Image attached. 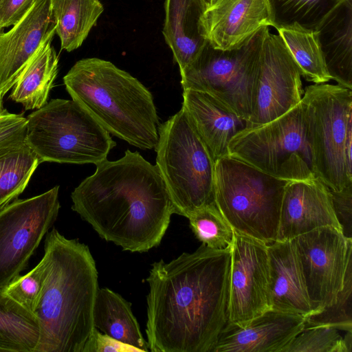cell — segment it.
Here are the masks:
<instances>
[{
	"label": "cell",
	"instance_id": "7a4b0ae2",
	"mask_svg": "<svg viewBox=\"0 0 352 352\" xmlns=\"http://www.w3.org/2000/svg\"><path fill=\"white\" fill-rule=\"evenodd\" d=\"M96 166L72 192V209L124 250L145 252L159 245L175 211L157 166L126 150L122 158Z\"/></svg>",
	"mask_w": 352,
	"mask_h": 352
},
{
	"label": "cell",
	"instance_id": "3957f363",
	"mask_svg": "<svg viewBox=\"0 0 352 352\" xmlns=\"http://www.w3.org/2000/svg\"><path fill=\"white\" fill-rule=\"evenodd\" d=\"M44 251L45 280L33 311L40 328L36 352H87L99 288L96 262L87 245L55 228Z\"/></svg>",
	"mask_w": 352,
	"mask_h": 352
},
{
	"label": "cell",
	"instance_id": "4dcf8cb0",
	"mask_svg": "<svg viewBox=\"0 0 352 352\" xmlns=\"http://www.w3.org/2000/svg\"><path fill=\"white\" fill-rule=\"evenodd\" d=\"M346 332L342 337L330 327L304 328L282 352H351L352 331Z\"/></svg>",
	"mask_w": 352,
	"mask_h": 352
},
{
	"label": "cell",
	"instance_id": "4316f807",
	"mask_svg": "<svg viewBox=\"0 0 352 352\" xmlns=\"http://www.w3.org/2000/svg\"><path fill=\"white\" fill-rule=\"evenodd\" d=\"M39 337L34 314L0 291V351L36 352Z\"/></svg>",
	"mask_w": 352,
	"mask_h": 352
},
{
	"label": "cell",
	"instance_id": "52a82bcc",
	"mask_svg": "<svg viewBox=\"0 0 352 352\" xmlns=\"http://www.w3.org/2000/svg\"><path fill=\"white\" fill-rule=\"evenodd\" d=\"M155 150V165L175 214L188 218L196 210L215 203V161L182 108L160 124Z\"/></svg>",
	"mask_w": 352,
	"mask_h": 352
},
{
	"label": "cell",
	"instance_id": "1f68e13d",
	"mask_svg": "<svg viewBox=\"0 0 352 352\" xmlns=\"http://www.w3.org/2000/svg\"><path fill=\"white\" fill-rule=\"evenodd\" d=\"M352 258L349 260L344 279L342 289L335 302L321 311L305 318L304 328L330 327L338 330L352 331Z\"/></svg>",
	"mask_w": 352,
	"mask_h": 352
},
{
	"label": "cell",
	"instance_id": "5b68a950",
	"mask_svg": "<svg viewBox=\"0 0 352 352\" xmlns=\"http://www.w3.org/2000/svg\"><path fill=\"white\" fill-rule=\"evenodd\" d=\"M288 182L226 156L215 161L214 202L234 232L269 245L277 239Z\"/></svg>",
	"mask_w": 352,
	"mask_h": 352
},
{
	"label": "cell",
	"instance_id": "44dd1931",
	"mask_svg": "<svg viewBox=\"0 0 352 352\" xmlns=\"http://www.w3.org/2000/svg\"><path fill=\"white\" fill-rule=\"evenodd\" d=\"M206 0H165L162 34L179 70L192 63L207 43L201 25Z\"/></svg>",
	"mask_w": 352,
	"mask_h": 352
},
{
	"label": "cell",
	"instance_id": "cb8c5ba5",
	"mask_svg": "<svg viewBox=\"0 0 352 352\" xmlns=\"http://www.w3.org/2000/svg\"><path fill=\"white\" fill-rule=\"evenodd\" d=\"M47 40L25 67L12 87L10 98L25 109L43 107L58 74V57Z\"/></svg>",
	"mask_w": 352,
	"mask_h": 352
},
{
	"label": "cell",
	"instance_id": "2e32d148",
	"mask_svg": "<svg viewBox=\"0 0 352 352\" xmlns=\"http://www.w3.org/2000/svg\"><path fill=\"white\" fill-rule=\"evenodd\" d=\"M50 0H36L6 32H0V94L14 86L42 45L56 34Z\"/></svg>",
	"mask_w": 352,
	"mask_h": 352
},
{
	"label": "cell",
	"instance_id": "f546056e",
	"mask_svg": "<svg viewBox=\"0 0 352 352\" xmlns=\"http://www.w3.org/2000/svg\"><path fill=\"white\" fill-rule=\"evenodd\" d=\"M188 219L195 236L208 247L221 250L231 245L234 230L215 203L196 210Z\"/></svg>",
	"mask_w": 352,
	"mask_h": 352
},
{
	"label": "cell",
	"instance_id": "e0dca14e",
	"mask_svg": "<svg viewBox=\"0 0 352 352\" xmlns=\"http://www.w3.org/2000/svg\"><path fill=\"white\" fill-rule=\"evenodd\" d=\"M323 226L342 231L329 188L317 177L289 181L283 195L276 241H289Z\"/></svg>",
	"mask_w": 352,
	"mask_h": 352
},
{
	"label": "cell",
	"instance_id": "30bf717a",
	"mask_svg": "<svg viewBox=\"0 0 352 352\" xmlns=\"http://www.w3.org/2000/svg\"><path fill=\"white\" fill-rule=\"evenodd\" d=\"M270 27H264L241 47L213 48L208 42L196 58L180 71L183 90L207 93L241 118L252 114L261 46Z\"/></svg>",
	"mask_w": 352,
	"mask_h": 352
},
{
	"label": "cell",
	"instance_id": "8992f818",
	"mask_svg": "<svg viewBox=\"0 0 352 352\" xmlns=\"http://www.w3.org/2000/svg\"><path fill=\"white\" fill-rule=\"evenodd\" d=\"M301 102L314 175L329 190H342L352 184V89L314 84Z\"/></svg>",
	"mask_w": 352,
	"mask_h": 352
},
{
	"label": "cell",
	"instance_id": "8fae6325",
	"mask_svg": "<svg viewBox=\"0 0 352 352\" xmlns=\"http://www.w3.org/2000/svg\"><path fill=\"white\" fill-rule=\"evenodd\" d=\"M59 186L35 197L16 199L0 210V291L28 266L60 209Z\"/></svg>",
	"mask_w": 352,
	"mask_h": 352
},
{
	"label": "cell",
	"instance_id": "f1b7e54d",
	"mask_svg": "<svg viewBox=\"0 0 352 352\" xmlns=\"http://www.w3.org/2000/svg\"><path fill=\"white\" fill-rule=\"evenodd\" d=\"M341 0H268L272 27L298 24L316 30L324 16Z\"/></svg>",
	"mask_w": 352,
	"mask_h": 352
},
{
	"label": "cell",
	"instance_id": "e575fe53",
	"mask_svg": "<svg viewBox=\"0 0 352 352\" xmlns=\"http://www.w3.org/2000/svg\"><path fill=\"white\" fill-rule=\"evenodd\" d=\"M36 0H0V30L14 25Z\"/></svg>",
	"mask_w": 352,
	"mask_h": 352
},
{
	"label": "cell",
	"instance_id": "f35d334b",
	"mask_svg": "<svg viewBox=\"0 0 352 352\" xmlns=\"http://www.w3.org/2000/svg\"><path fill=\"white\" fill-rule=\"evenodd\" d=\"M2 31L0 30V32H1Z\"/></svg>",
	"mask_w": 352,
	"mask_h": 352
},
{
	"label": "cell",
	"instance_id": "83f0119b",
	"mask_svg": "<svg viewBox=\"0 0 352 352\" xmlns=\"http://www.w3.org/2000/svg\"><path fill=\"white\" fill-rule=\"evenodd\" d=\"M276 30L307 81L320 84L331 80L316 30L293 24Z\"/></svg>",
	"mask_w": 352,
	"mask_h": 352
},
{
	"label": "cell",
	"instance_id": "7c38bea8",
	"mask_svg": "<svg viewBox=\"0 0 352 352\" xmlns=\"http://www.w3.org/2000/svg\"><path fill=\"white\" fill-rule=\"evenodd\" d=\"M313 314L336 302L342 289L352 239L333 226H323L292 239Z\"/></svg>",
	"mask_w": 352,
	"mask_h": 352
},
{
	"label": "cell",
	"instance_id": "9a60e30c",
	"mask_svg": "<svg viewBox=\"0 0 352 352\" xmlns=\"http://www.w3.org/2000/svg\"><path fill=\"white\" fill-rule=\"evenodd\" d=\"M204 38L214 49L241 47L264 27H272L268 0H206L201 19Z\"/></svg>",
	"mask_w": 352,
	"mask_h": 352
},
{
	"label": "cell",
	"instance_id": "d6a6232c",
	"mask_svg": "<svg viewBox=\"0 0 352 352\" xmlns=\"http://www.w3.org/2000/svg\"><path fill=\"white\" fill-rule=\"evenodd\" d=\"M45 276V266L41 259L34 269L25 275L20 276L5 292L33 314L43 289Z\"/></svg>",
	"mask_w": 352,
	"mask_h": 352
},
{
	"label": "cell",
	"instance_id": "8d00e7d4",
	"mask_svg": "<svg viewBox=\"0 0 352 352\" xmlns=\"http://www.w3.org/2000/svg\"><path fill=\"white\" fill-rule=\"evenodd\" d=\"M27 119L6 111L0 116V144L26 134Z\"/></svg>",
	"mask_w": 352,
	"mask_h": 352
},
{
	"label": "cell",
	"instance_id": "484cf974",
	"mask_svg": "<svg viewBox=\"0 0 352 352\" xmlns=\"http://www.w3.org/2000/svg\"><path fill=\"white\" fill-rule=\"evenodd\" d=\"M62 50L78 49L103 12L100 0H50Z\"/></svg>",
	"mask_w": 352,
	"mask_h": 352
},
{
	"label": "cell",
	"instance_id": "d4e9b609",
	"mask_svg": "<svg viewBox=\"0 0 352 352\" xmlns=\"http://www.w3.org/2000/svg\"><path fill=\"white\" fill-rule=\"evenodd\" d=\"M26 134L0 144V210L21 194L41 162Z\"/></svg>",
	"mask_w": 352,
	"mask_h": 352
},
{
	"label": "cell",
	"instance_id": "d590c367",
	"mask_svg": "<svg viewBox=\"0 0 352 352\" xmlns=\"http://www.w3.org/2000/svg\"><path fill=\"white\" fill-rule=\"evenodd\" d=\"M87 352H142L141 349L122 342L94 329Z\"/></svg>",
	"mask_w": 352,
	"mask_h": 352
},
{
	"label": "cell",
	"instance_id": "74e56055",
	"mask_svg": "<svg viewBox=\"0 0 352 352\" xmlns=\"http://www.w3.org/2000/svg\"><path fill=\"white\" fill-rule=\"evenodd\" d=\"M2 98H3L1 96V94H0V116L5 113L7 111L6 109H4L3 108Z\"/></svg>",
	"mask_w": 352,
	"mask_h": 352
},
{
	"label": "cell",
	"instance_id": "836d02e7",
	"mask_svg": "<svg viewBox=\"0 0 352 352\" xmlns=\"http://www.w3.org/2000/svg\"><path fill=\"white\" fill-rule=\"evenodd\" d=\"M333 211L347 239H352V184L340 191L330 190Z\"/></svg>",
	"mask_w": 352,
	"mask_h": 352
},
{
	"label": "cell",
	"instance_id": "ba28073f",
	"mask_svg": "<svg viewBox=\"0 0 352 352\" xmlns=\"http://www.w3.org/2000/svg\"><path fill=\"white\" fill-rule=\"evenodd\" d=\"M26 142L41 162L94 164L116 145L110 133L74 100L52 99L27 118Z\"/></svg>",
	"mask_w": 352,
	"mask_h": 352
},
{
	"label": "cell",
	"instance_id": "d6986e66",
	"mask_svg": "<svg viewBox=\"0 0 352 352\" xmlns=\"http://www.w3.org/2000/svg\"><path fill=\"white\" fill-rule=\"evenodd\" d=\"M182 109L214 161L228 156L231 139L248 128V122L214 96L183 90Z\"/></svg>",
	"mask_w": 352,
	"mask_h": 352
},
{
	"label": "cell",
	"instance_id": "5bb4252c",
	"mask_svg": "<svg viewBox=\"0 0 352 352\" xmlns=\"http://www.w3.org/2000/svg\"><path fill=\"white\" fill-rule=\"evenodd\" d=\"M228 323L243 326L271 309L267 245L234 231Z\"/></svg>",
	"mask_w": 352,
	"mask_h": 352
},
{
	"label": "cell",
	"instance_id": "277c9868",
	"mask_svg": "<svg viewBox=\"0 0 352 352\" xmlns=\"http://www.w3.org/2000/svg\"><path fill=\"white\" fill-rule=\"evenodd\" d=\"M72 100L114 136L143 150L155 148L159 117L148 89L109 60H78L63 77Z\"/></svg>",
	"mask_w": 352,
	"mask_h": 352
},
{
	"label": "cell",
	"instance_id": "6da1fadb",
	"mask_svg": "<svg viewBox=\"0 0 352 352\" xmlns=\"http://www.w3.org/2000/svg\"><path fill=\"white\" fill-rule=\"evenodd\" d=\"M230 246L204 243L152 264L146 333L152 352H212L228 321Z\"/></svg>",
	"mask_w": 352,
	"mask_h": 352
},
{
	"label": "cell",
	"instance_id": "ac0fdd59",
	"mask_svg": "<svg viewBox=\"0 0 352 352\" xmlns=\"http://www.w3.org/2000/svg\"><path fill=\"white\" fill-rule=\"evenodd\" d=\"M305 322L302 316L270 309L243 326L228 322L212 352H282Z\"/></svg>",
	"mask_w": 352,
	"mask_h": 352
},
{
	"label": "cell",
	"instance_id": "9c48e42d",
	"mask_svg": "<svg viewBox=\"0 0 352 352\" xmlns=\"http://www.w3.org/2000/svg\"><path fill=\"white\" fill-rule=\"evenodd\" d=\"M228 156L280 179L316 177L301 100L275 120L235 135Z\"/></svg>",
	"mask_w": 352,
	"mask_h": 352
},
{
	"label": "cell",
	"instance_id": "603a6c76",
	"mask_svg": "<svg viewBox=\"0 0 352 352\" xmlns=\"http://www.w3.org/2000/svg\"><path fill=\"white\" fill-rule=\"evenodd\" d=\"M94 327L104 334L142 350L149 351L131 302L119 294L98 288L94 307Z\"/></svg>",
	"mask_w": 352,
	"mask_h": 352
},
{
	"label": "cell",
	"instance_id": "ffe728a7",
	"mask_svg": "<svg viewBox=\"0 0 352 352\" xmlns=\"http://www.w3.org/2000/svg\"><path fill=\"white\" fill-rule=\"evenodd\" d=\"M271 309L306 318L313 314L292 240L267 245Z\"/></svg>",
	"mask_w": 352,
	"mask_h": 352
},
{
	"label": "cell",
	"instance_id": "4fadbf2b",
	"mask_svg": "<svg viewBox=\"0 0 352 352\" xmlns=\"http://www.w3.org/2000/svg\"><path fill=\"white\" fill-rule=\"evenodd\" d=\"M301 72L280 36L269 29L265 36L252 114L248 128L281 116L302 98Z\"/></svg>",
	"mask_w": 352,
	"mask_h": 352
},
{
	"label": "cell",
	"instance_id": "7402d4cb",
	"mask_svg": "<svg viewBox=\"0 0 352 352\" xmlns=\"http://www.w3.org/2000/svg\"><path fill=\"white\" fill-rule=\"evenodd\" d=\"M316 30L331 79L352 89V0H341Z\"/></svg>",
	"mask_w": 352,
	"mask_h": 352
}]
</instances>
